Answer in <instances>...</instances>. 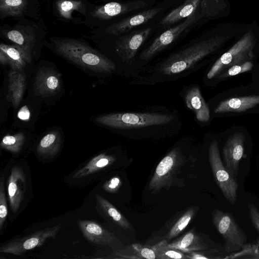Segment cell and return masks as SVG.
<instances>
[{
    "label": "cell",
    "mask_w": 259,
    "mask_h": 259,
    "mask_svg": "<svg viewBox=\"0 0 259 259\" xmlns=\"http://www.w3.org/2000/svg\"><path fill=\"white\" fill-rule=\"evenodd\" d=\"M245 139L242 133H235L228 138L223 148L225 166L235 179L238 175L239 162L244 154Z\"/></svg>",
    "instance_id": "obj_10"
},
{
    "label": "cell",
    "mask_w": 259,
    "mask_h": 259,
    "mask_svg": "<svg viewBox=\"0 0 259 259\" xmlns=\"http://www.w3.org/2000/svg\"><path fill=\"white\" fill-rule=\"evenodd\" d=\"M185 162L180 149L171 150L158 164L149 182V190L157 192L162 188L168 189Z\"/></svg>",
    "instance_id": "obj_5"
},
{
    "label": "cell",
    "mask_w": 259,
    "mask_h": 259,
    "mask_svg": "<svg viewBox=\"0 0 259 259\" xmlns=\"http://www.w3.org/2000/svg\"><path fill=\"white\" fill-rule=\"evenodd\" d=\"M165 245L169 248L187 253L204 250L207 248L202 238L192 230L170 243L168 244L165 241Z\"/></svg>",
    "instance_id": "obj_22"
},
{
    "label": "cell",
    "mask_w": 259,
    "mask_h": 259,
    "mask_svg": "<svg viewBox=\"0 0 259 259\" xmlns=\"http://www.w3.org/2000/svg\"><path fill=\"white\" fill-rule=\"evenodd\" d=\"M60 146L61 137L59 133L52 131L41 139L37 147V152L41 156H54L59 151Z\"/></svg>",
    "instance_id": "obj_26"
},
{
    "label": "cell",
    "mask_w": 259,
    "mask_h": 259,
    "mask_svg": "<svg viewBox=\"0 0 259 259\" xmlns=\"http://www.w3.org/2000/svg\"><path fill=\"white\" fill-rule=\"evenodd\" d=\"M195 213V209L192 207L186 211L170 229L166 238L171 239L177 236L189 224Z\"/></svg>",
    "instance_id": "obj_32"
},
{
    "label": "cell",
    "mask_w": 259,
    "mask_h": 259,
    "mask_svg": "<svg viewBox=\"0 0 259 259\" xmlns=\"http://www.w3.org/2000/svg\"><path fill=\"white\" fill-rule=\"evenodd\" d=\"M148 4V2L142 0L124 3L110 2L96 8L91 13V15L94 18L106 20L144 8Z\"/></svg>",
    "instance_id": "obj_14"
},
{
    "label": "cell",
    "mask_w": 259,
    "mask_h": 259,
    "mask_svg": "<svg viewBox=\"0 0 259 259\" xmlns=\"http://www.w3.org/2000/svg\"><path fill=\"white\" fill-rule=\"evenodd\" d=\"M7 37L24 54L30 63L31 52L35 40L34 32L27 28L15 29L8 31Z\"/></svg>",
    "instance_id": "obj_19"
},
{
    "label": "cell",
    "mask_w": 259,
    "mask_h": 259,
    "mask_svg": "<svg viewBox=\"0 0 259 259\" xmlns=\"http://www.w3.org/2000/svg\"><path fill=\"white\" fill-rule=\"evenodd\" d=\"M201 16L193 14L186 18L183 22L163 32L141 54L140 58L147 60L164 49L176 40L185 30L201 18Z\"/></svg>",
    "instance_id": "obj_9"
},
{
    "label": "cell",
    "mask_w": 259,
    "mask_h": 259,
    "mask_svg": "<svg viewBox=\"0 0 259 259\" xmlns=\"http://www.w3.org/2000/svg\"><path fill=\"white\" fill-rule=\"evenodd\" d=\"M152 247L155 252L157 259L187 258L186 255L182 251L167 247L165 245V240H163Z\"/></svg>",
    "instance_id": "obj_31"
},
{
    "label": "cell",
    "mask_w": 259,
    "mask_h": 259,
    "mask_svg": "<svg viewBox=\"0 0 259 259\" xmlns=\"http://www.w3.org/2000/svg\"><path fill=\"white\" fill-rule=\"evenodd\" d=\"M226 258L259 259V247L257 244L245 243L240 251L232 253Z\"/></svg>",
    "instance_id": "obj_33"
},
{
    "label": "cell",
    "mask_w": 259,
    "mask_h": 259,
    "mask_svg": "<svg viewBox=\"0 0 259 259\" xmlns=\"http://www.w3.org/2000/svg\"><path fill=\"white\" fill-rule=\"evenodd\" d=\"M227 39L224 35H217L198 41L170 56L159 66L157 70L164 75L186 71L215 51Z\"/></svg>",
    "instance_id": "obj_2"
},
{
    "label": "cell",
    "mask_w": 259,
    "mask_h": 259,
    "mask_svg": "<svg viewBox=\"0 0 259 259\" xmlns=\"http://www.w3.org/2000/svg\"><path fill=\"white\" fill-rule=\"evenodd\" d=\"M174 119L172 115L156 113H117L99 116L95 121L116 128H130L162 125Z\"/></svg>",
    "instance_id": "obj_3"
},
{
    "label": "cell",
    "mask_w": 259,
    "mask_h": 259,
    "mask_svg": "<svg viewBox=\"0 0 259 259\" xmlns=\"http://www.w3.org/2000/svg\"><path fill=\"white\" fill-rule=\"evenodd\" d=\"M61 228L60 225H56L35 231L26 237L14 239L2 246L0 252L22 255L29 250L41 246L48 239L55 238Z\"/></svg>",
    "instance_id": "obj_8"
},
{
    "label": "cell",
    "mask_w": 259,
    "mask_h": 259,
    "mask_svg": "<svg viewBox=\"0 0 259 259\" xmlns=\"http://www.w3.org/2000/svg\"><path fill=\"white\" fill-rule=\"evenodd\" d=\"M25 141V136L22 132L13 135L5 136L1 143V148L12 153L17 154L20 151Z\"/></svg>",
    "instance_id": "obj_30"
},
{
    "label": "cell",
    "mask_w": 259,
    "mask_h": 259,
    "mask_svg": "<svg viewBox=\"0 0 259 259\" xmlns=\"http://www.w3.org/2000/svg\"><path fill=\"white\" fill-rule=\"evenodd\" d=\"M95 197L97 203L107 217L124 229L131 228L129 221L109 201L99 194H96Z\"/></svg>",
    "instance_id": "obj_25"
},
{
    "label": "cell",
    "mask_w": 259,
    "mask_h": 259,
    "mask_svg": "<svg viewBox=\"0 0 259 259\" xmlns=\"http://www.w3.org/2000/svg\"><path fill=\"white\" fill-rule=\"evenodd\" d=\"M132 249H126L116 253L118 255L129 258L155 259L156 255L152 246L144 247L138 244L132 245Z\"/></svg>",
    "instance_id": "obj_28"
},
{
    "label": "cell",
    "mask_w": 259,
    "mask_h": 259,
    "mask_svg": "<svg viewBox=\"0 0 259 259\" xmlns=\"http://www.w3.org/2000/svg\"><path fill=\"white\" fill-rule=\"evenodd\" d=\"M201 16L210 17L220 10V0H200Z\"/></svg>",
    "instance_id": "obj_35"
},
{
    "label": "cell",
    "mask_w": 259,
    "mask_h": 259,
    "mask_svg": "<svg viewBox=\"0 0 259 259\" xmlns=\"http://www.w3.org/2000/svg\"><path fill=\"white\" fill-rule=\"evenodd\" d=\"M53 41L59 55L82 67L102 73L115 70L112 61L84 42L72 38H56Z\"/></svg>",
    "instance_id": "obj_1"
},
{
    "label": "cell",
    "mask_w": 259,
    "mask_h": 259,
    "mask_svg": "<svg viewBox=\"0 0 259 259\" xmlns=\"http://www.w3.org/2000/svg\"><path fill=\"white\" fill-rule=\"evenodd\" d=\"M115 159L114 156L105 153L97 155L76 172L74 178L79 179L98 171L113 163Z\"/></svg>",
    "instance_id": "obj_24"
},
{
    "label": "cell",
    "mask_w": 259,
    "mask_h": 259,
    "mask_svg": "<svg viewBox=\"0 0 259 259\" xmlns=\"http://www.w3.org/2000/svg\"><path fill=\"white\" fill-rule=\"evenodd\" d=\"M210 165L214 181L226 199L234 204L237 200V191L238 184L236 179L228 171L222 161L217 141H213L210 144L208 151Z\"/></svg>",
    "instance_id": "obj_6"
},
{
    "label": "cell",
    "mask_w": 259,
    "mask_h": 259,
    "mask_svg": "<svg viewBox=\"0 0 259 259\" xmlns=\"http://www.w3.org/2000/svg\"><path fill=\"white\" fill-rule=\"evenodd\" d=\"M259 104V95L231 98L222 101L214 109L215 113L244 112Z\"/></svg>",
    "instance_id": "obj_17"
},
{
    "label": "cell",
    "mask_w": 259,
    "mask_h": 259,
    "mask_svg": "<svg viewBox=\"0 0 259 259\" xmlns=\"http://www.w3.org/2000/svg\"><path fill=\"white\" fill-rule=\"evenodd\" d=\"M77 224L84 238L92 243L112 246L115 243L120 242L113 233L97 222L78 220Z\"/></svg>",
    "instance_id": "obj_13"
},
{
    "label": "cell",
    "mask_w": 259,
    "mask_h": 259,
    "mask_svg": "<svg viewBox=\"0 0 259 259\" xmlns=\"http://www.w3.org/2000/svg\"><path fill=\"white\" fill-rule=\"evenodd\" d=\"M162 9V7L150 9L125 18L108 27L105 32L109 34L117 35L127 32L134 27L148 22L157 15Z\"/></svg>",
    "instance_id": "obj_16"
},
{
    "label": "cell",
    "mask_w": 259,
    "mask_h": 259,
    "mask_svg": "<svg viewBox=\"0 0 259 259\" xmlns=\"http://www.w3.org/2000/svg\"><path fill=\"white\" fill-rule=\"evenodd\" d=\"M255 44V36L250 30L215 62L208 72L207 78L211 79L227 68L252 60Z\"/></svg>",
    "instance_id": "obj_4"
},
{
    "label": "cell",
    "mask_w": 259,
    "mask_h": 259,
    "mask_svg": "<svg viewBox=\"0 0 259 259\" xmlns=\"http://www.w3.org/2000/svg\"><path fill=\"white\" fill-rule=\"evenodd\" d=\"M151 31V28L133 32L121 37L116 42V52L124 62L132 60Z\"/></svg>",
    "instance_id": "obj_12"
},
{
    "label": "cell",
    "mask_w": 259,
    "mask_h": 259,
    "mask_svg": "<svg viewBox=\"0 0 259 259\" xmlns=\"http://www.w3.org/2000/svg\"><path fill=\"white\" fill-rule=\"evenodd\" d=\"M8 207L4 187V178L1 177L0 181V230L5 224L8 215Z\"/></svg>",
    "instance_id": "obj_36"
},
{
    "label": "cell",
    "mask_w": 259,
    "mask_h": 259,
    "mask_svg": "<svg viewBox=\"0 0 259 259\" xmlns=\"http://www.w3.org/2000/svg\"><path fill=\"white\" fill-rule=\"evenodd\" d=\"M200 4V0H185L184 2L173 10L160 22L161 25H168L175 23L184 18L194 14Z\"/></svg>",
    "instance_id": "obj_23"
},
{
    "label": "cell",
    "mask_w": 259,
    "mask_h": 259,
    "mask_svg": "<svg viewBox=\"0 0 259 259\" xmlns=\"http://www.w3.org/2000/svg\"><path fill=\"white\" fill-rule=\"evenodd\" d=\"M29 112L26 107H23L18 113V117L23 120L27 119L29 117Z\"/></svg>",
    "instance_id": "obj_40"
},
{
    "label": "cell",
    "mask_w": 259,
    "mask_h": 259,
    "mask_svg": "<svg viewBox=\"0 0 259 259\" xmlns=\"http://www.w3.org/2000/svg\"><path fill=\"white\" fill-rule=\"evenodd\" d=\"M212 217L215 228L225 240V250L228 252L240 250L246 243V236L232 215L214 209Z\"/></svg>",
    "instance_id": "obj_7"
},
{
    "label": "cell",
    "mask_w": 259,
    "mask_h": 259,
    "mask_svg": "<svg viewBox=\"0 0 259 259\" xmlns=\"http://www.w3.org/2000/svg\"><path fill=\"white\" fill-rule=\"evenodd\" d=\"M121 184L120 179L118 177H114L106 182L103 188L104 190L110 193H115L120 188Z\"/></svg>",
    "instance_id": "obj_37"
},
{
    "label": "cell",
    "mask_w": 259,
    "mask_h": 259,
    "mask_svg": "<svg viewBox=\"0 0 259 259\" xmlns=\"http://www.w3.org/2000/svg\"><path fill=\"white\" fill-rule=\"evenodd\" d=\"M27 5V0H0V16L20 17L24 12Z\"/></svg>",
    "instance_id": "obj_27"
},
{
    "label": "cell",
    "mask_w": 259,
    "mask_h": 259,
    "mask_svg": "<svg viewBox=\"0 0 259 259\" xmlns=\"http://www.w3.org/2000/svg\"><path fill=\"white\" fill-rule=\"evenodd\" d=\"M60 75L55 70L50 68H42L37 72L34 89L36 94L48 97L58 93L61 89Z\"/></svg>",
    "instance_id": "obj_15"
},
{
    "label": "cell",
    "mask_w": 259,
    "mask_h": 259,
    "mask_svg": "<svg viewBox=\"0 0 259 259\" xmlns=\"http://www.w3.org/2000/svg\"><path fill=\"white\" fill-rule=\"evenodd\" d=\"M185 101L187 107L194 112L198 121L205 122L209 120V109L202 96L199 87H193L187 91Z\"/></svg>",
    "instance_id": "obj_18"
},
{
    "label": "cell",
    "mask_w": 259,
    "mask_h": 259,
    "mask_svg": "<svg viewBox=\"0 0 259 259\" xmlns=\"http://www.w3.org/2000/svg\"><path fill=\"white\" fill-rule=\"evenodd\" d=\"M253 66V65L250 61L240 64L233 65L229 67L227 71L221 73L219 77V78H224L248 72L252 69Z\"/></svg>",
    "instance_id": "obj_34"
},
{
    "label": "cell",
    "mask_w": 259,
    "mask_h": 259,
    "mask_svg": "<svg viewBox=\"0 0 259 259\" xmlns=\"http://www.w3.org/2000/svg\"><path fill=\"white\" fill-rule=\"evenodd\" d=\"M257 243H258V244L259 245V238L257 239Z\"/></svg>",
    "instance_id": "obj_41"
},
{
    "label": "cell",
    "mask_w": 259,
    "mask_h": 259,
    "mask_svg": "<svg viewBox=\"0 0 259 259\" xmlns=\"http://www.w3.org/2000/svg\"><path fill=\"white\" fill-rule=\"evenodd\" d=\"M26 77L23 71L11 69L8 74V100L15 107L20 104L25 89Z\"/></svg>",
    "instance_id": "obj_21"
},
{
    "label": "cell",
    "mask_w": 259,
    "mask_h": 259,
    "mask_svg": "<svg viewBox=\"0 0 259 259\" xmlns=\"http://www.w3.org/2000/svg\"><path fill=\"white\" fill-rule=\"evenodd\" d=\"M187 258L191 259H208L209 257L205 256L203 253L193 251L189 253L188 255H186Z\"/></svg>",
    "instance_id": "obj_39"
},
{
    "label": "cell",
    "mask_w": 259,
    "mask_h": 259,
    "mask_svg": "<svg viewBox=\"0 0 259 259\" xmlns=\"http://www.w3.org/2000/svg\"><path fill=\"white\" fill-rule=\"evenodd\" d=\"M0 62L9 64L11 69L23 71L27 63H29L24 54L14 45H0Z\"/></svg>",
    "instance_id": "obj_20"
},
{
    "label": "cell",
    "mask_w": 259,
    "mask_h": 259,
    "mask_svg": "<svg viewBox=\"0 0 259 259\" xmlns=\"http://www.w3.org/2000/svg\"><path fill=\"white\" fill-rule=\"evenodd\" d=\"M56 6L60 15L67 19L72 18V13L74 11L85 13L84 4L81 1L58 0L56 2Z\"/></svg>",
    "instance_id": "obj_29"
},
{
    "label": "cell",
    "mask_w": 259,
    "mask_h": 259,
    "mask_svg": "<svg viewBox=\"0 0 259 259\" xmlns=\"http://www.w3.org/2000/svg\"><path fill=\"white\" fill-rule=\"evenodd\" d=\"M26 178L20 166H14L8 180V193L12 211L15 213L19 208L26 191Z\"/></svg>",
    "instance_id": "obj_11"
},
{
    "label": "cell",
    "mask_w": 259,
    "mask_h": 259,
    "mask_svg": "<svg viewBox=\"0 0 259 259\" xmlns=\"http://www.w3.org/2000/svg\"><path fill=\"white\" fill-rule=\"evenodd\" d=\"M248 208L251 222L259 232V210L252 204L248 205Z\"/></svg>",
    "instance_id": "obj_38"
}]
</instances>
